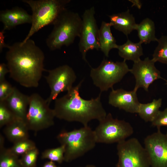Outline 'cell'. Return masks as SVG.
Returning a JSON list of instances; mask_svg holds the SVG:
<instances>
[{
    "label": "cell",
    "mask_w": 167,
    "mask_h": 167,
    "mask_svg": "<svg viewBox=\"0 0 167 167\" xmlns=\"http://www.w3.org/2000/svg\"><path fill=\"white\" fill-rule=\"evenodd\" d=\"M6 55L10 76L21 86L36 88L44 68V54L33 40L9 45Z\"/></svg>",
    "instance_id": "6da1fadb"
},
{
    "label": "cell",
    "mask_w": 167,
    "mask_h": 167,
    "mask_svg": "<svg viewBox=\"0 0 167 167\" xmlns=\"http://www.w3.org/2000/svg\"><path fill=\"white\" fill-rule=\"evenodd\" d=\"M83 81L55 100L53 109L55 117L68 122H79L84 126H88L92 120L99 122L105 118L107 114L101 101V93L96 98L89 100L80 96L79 89Z\"/></svg>",
    "instance_id": "7a4b0ae2"
},
{
    "label": "cell",
    "mask_w": 167,
    "mask_h": 167,
    "mask_svg": "<svg viewBox=\"0 0 167 167\" xmlns=\"http://www.w3.org/2000/svg\"><path fill=\"white\" fill-rule=\"evenodd\" d=\"M53 30L46 40V44L51 50L68 46L75 38L80 36L82 19L79 14L67 10H63L53 24Z\"/></svg>",
    "instance_id": "3957f363"
},
{
    "label": "cell",
    "mask_w": 167,
    "mask_h": 167,
    "mask_svg": "<svg viewBox=\"0 0 167 167\" xmlns=\"http://www.w3.org/2000/svg\"><path fill=\"white\" fill-rule=\"evenodd\" d=\"M64 146V161L70 162L92 149L97 142L94 130L88 126L70 131L63 130L57 136Z\"/></svg>",
    "instance_id": "277c9868"
},
{
    "label": "cell",
    "mask_w": 167,
    "mask_h": 167,
    "mask_svg": "<svg viewBox=\"0 0 167 167\" xmlns=\"http://www.w3.org/2000/svg\"><path fill=\"white\" fill-rule=\"evenodd\" d=\"M32 12L31 26L24 39L25 42L43 27L54 24L59 15L66 9L70 0H23Z\"/></svg>",
    "instance_id": "5b68a950"
},
{
    "label": "cell",
    "mask_w": 167,
    "mask_h": 167,
    "mask_svg": "<svg viewBox=\"0 0 167 167\" xmlns=\"http://www.w3.org/2000/svg\"><path fill=\"white\" fill-rule=\"evenodd\" d=\"M126 61L114 62L104 59L98 67L91 68L90 77L101 93L113 88L114 84L120 81L130 71Z\"/></svg>",
    "instance_id": "8992f818"
},
{
    "label": "cell",
    "mask_w": 167,
    "mask_h": 167,
    "mask_svg": "<svg viewBox=\"0 0 167 167\" xmlns=\"http://www.w3.org/2000/svg\"><path fill=\"white\" fill-rule=\"evenodd\" d=\"M46 100L37 93L29 96V101L25 122L28 130L36 132L54 124L55 117Z\"/></svg>",
    "instance_id": "52a82bcc"
},
{
    "label": "cell",
    "mask_w": 167,
    "mask_h": 167,
    "mask_svg": "<svg viewBox=\"0 0 167 167\" xmlns=\"http://www.w3.org/2000/svg\"><path fill=\"white\" fill-rule=\"evenodd\" d=\"M99 122L94 130L97 143H118L126 140L134 133L129 123L113 118L110 113Z\"/></svg>",
    "instance_id": "ba28073f"
},
{
    "label": "cell",
    "mask_w": 167,
    "mask_h": 167,
    "mask_svg": "<svg viewBox=\"0 0 167 167\" xmlns=\"http://www.w3.org/2000/svg\"><path fill=\"white\" fill-rule=\"evenodd\" d=\"M118 160L116 167H150L148 154L136 138L117 143Z\"/></svg>",
    "instance_id": "9c48e42d"
},
{
    "label": "cell",
    "mask_w": 167,
    "mask_h": 167,
    "mask_svg": "<svg viewBox=\"0 0 167 167\" xmlns=\"http://www.w3.org/2000/svg\"><path fill=\"white\" fill-rule=\"evenodd\" d=\"M48 74L45 78L50 89V93L46 99L48 104L57 98L62 92L69 91L73 87L76 79L73 69L67 65L59 66L54 69L45 70Z\"/></svg>",
    "instance_id": "30bf717a"
},
{
    "label": "cell",
    "mask_w": 167,
    "mask_h": 167,
    "mask_svg": "<svg viewBox=\"0 0 167 167\" xmlns=\"http://www.w3.org/2000/svg\"><path fill=\"white\" fill-rule=\"evenodd\" d=\"M95 8L92 6L86 9L82 16V25L79 48L83 59L87 62L86 55L90 50L100 49L99 31L95 17Z\"/></svg>",
    "instance_id": "8fae6325"
},
{
    "label": "cell",
    "mask_w": 167,
    "mask_h": 167,
    "mask_svg": "<svg viewBox=\"0 0 167 167\" xmlns=\"http://www.w3.org/2000/svg\"><path fill=\"white\" fill-rule=\"evenodd\" d=\"M144 144L151 167H167V136L165 134L157 130L145 138Z\"/></svg>",
    "instance_id": "7c38bea8"
},
{
    "label": "cell",
    "mask_w": 167,
    "mask_h": 167,
    "mask_svg": "<svg viewBox=\"0 0 167 167\" xmlns=\"http://www.w3.org/2000/svg\"><path fill=\"white\" fill-rule=\"evenodd\" d=\"M155 62L148 57L134 62L130 72L134 76L135 84L134 89L137 91L141 88L148 91L150 85L155 80L162 78L160 71L155 65Z\"/></svg>",
    "instance_id": "4fadbf2b"
},
{
    "label": "cell",
    "mask_w": 167,
    "mask_h": 167,
    "mask_svg": "<svg viewBox=\"0 0 167 167\" xmlns=\"http://www.w3.org/2000/svg\"><path fill=\"white\" fill-rule=\"evenodd\" d=\"M109 96V103L115 107L131 113H138L140 103L137 96V91H127L113 88Z\"/></svg>",
    "instance_id": "5bb4252c"
},
{
    "label": "cell",
    "mask_w": 167,
    "mask_h": 167,
    "mask_svg": "<svg viewBox=\"0 0 167 167\" xmlns=\"http://www.w3.org/2000/svg\"><path fill=\"white\" fill-rule=\"evenodd\" d=\"M0 21L3 24V29L5 31L20 24H31L32 16L24 9L15 6L1 11Z\"/></svg>",
    "instance_id": "9a60e30c"
},
{
    "label": "cell",
    "mask_w": 167,
    "mask_h": 167,
    "mask_svg": "<svg viewBox=\"0 0 167 167\" xmlns=\"http://www.w3.org/2000/svg\"><path fill=\"white\" fill-rule=\"evenodd\" d=\"M29 101V96L14 87L11 93L3 102L17 118L25 121Z\"/></svg>",
    "instance_id": "2e32d148"
},
{
    "label": "cell",
    "mask_w": 167,
    "mask_h": 167,
    "mask_svg": "<svg viewBox=\"0 0 167 167\" xmlns=\"http://www.w3.org/2000/svg\"><path fill=\"white\" fill-rule=\"evenodd\" d=\"M109 23L115 29L122 32L127 36L136 30L137 24L135 18L129 9L124 12L108 15Z\"/></svg>",
    "instance_id": "e0dca14e"
},
{
    "label": "cell",
    "mask_w": 167,
    "mask_h": 167,
    "mask_svg": "<svg viewBox=\"0 0 167 167\" xmlns=\"http://www.w3.org/2000/svg\"><path fill=\"white\" fill-rule=\"evenodd\" d=\"M28 130L25 121L17 118L5 126L3 132L7 139L14 143L28 139Z\"/></svg>",
    "instance_id": "ac0fdd59"
},
{
    "label": "cell",
    "mask_w": 167,
    "mask_h": 167,
    "mask_svg": "<svg viewBox=\"0 0 167 167\" xmlns=\"http://www.w3.org/2000/svg\"><path fill=\"white\" fill-rule=\"evenodd\" d=\"M110 23L103 21L99 31L100 49L106 57L109 51L113 49H117L118 45L113 36L111 30Z\"/></svg>",
    "instance_id": "d6986e66"
},
{
    "label": "cell",
    "mask_w": 167,
    "mask_h": 167,
    "mask_svg": "<svg viewBox=\"0 0 167 167\" xmlns=\"http://www.w3.org/2000/svg\"><path fill=\"white\" fill-rule=\"evenodd\" d=\"M119 56L124 60H131L135 62L139 61L143 55L142 44L139 42L134 43L128 39L122 45H118L117 49Z\"/></svg>",
    "instance_id": "ffe728a7"
},
{
    "label": "cell",
    "mask_w": 167,
    "mask_h": 167,
    "mask_svg": "<svg viewBox=\"0 0 167 167\" xmlns=\"http://www.w3.org/2000/svg\"><path fill=\"white\" fill-rule=\"evenodd\" d=\"M136 30L138 32L139 42L141 44L149 43L151 42L157 41L155 35V27L154 22L149 18L144 19L137 24Z\"/></svg>",
    "instance_id": "44dd1931"
},
{
    "label": "cell",
    "mask_w": 167,
    "mask_h": 167,
    "mask_svg": "<svg viewBox=\"0 0 167 167\" xmlns=\"http://www.w3.org/2000/svg\"><path fill=\"white\" fill-rule=\"evenodd\" d=\"M162 102L161 98L154 99L150 103H140L138 114L139 117L146 122L153 121L160 111Z\"/></svg>",
    "instance_id": "7402d4cb"
},
{
    "label": "cell",
    "mask_w": 167,
    "mask_h": 167,
    "mask_svg": "<svg viewBox=\"0 0 167 167\" xmlns=\"http://www.w3.org/2000/svg\"><path fill=\"white\" fill-rule=\"evenodd\" d=\"M0 167H23L19 156L9 148L0 149Z\"/></svg>",
    "instance_id": "603a6c76"
},
{
    "label": "cell",
    "mask_w": 167,
    "mask_h": 167,
    "mask_svg": "<svg viewBox=\"0 0 167 167\" xmlns=\"http://www.w3.org/2000/svg\"><path fill=\"white\" fill-rule=\"evenodd\" d=\"M157 46L154 50L152 60L167 65V36H162L158 39Z\"/></svg>",
    "instance_id": "cb8c5ba5"
},
{
    "label": "cell",
    "mask_w": 167,
    "mask_h": 167,
    "mask_svg": "<svg viewBox=\"0 0 167 167\" xmlns=\"http://www.w3.org/2000/svg\"><path fill=\"white\" fill-rule=\"evenodd\" d=\"M65 151L64 146L61 145L56 148L45 150L42 153L41 158L61 164L64 161Z\"/></svg>",
    "instance_id": "d4e9b609"
},
{
    "label": "cell",
    "mask_w": 167,
    "mask_h": 167,
    "mask_svg": "<svg viewBox=\"0 0 167 167\" xmlns=\"http://www.w3.org/2000/svg\"><path fill=\"white\" fill-rule=\"evenodd\" d=\"M10 148L14 154L19 156H22L29 151L36 147L35 143L29 139L20 140L13 143Z\"/></svg>",
    "instance_id": "484cf974"
},
{
    "label": "cell",
    "mask_w": 167,
    "mask_h": 167,
    "mask_svg": "<svg viewBox=\"0 0 167 167\" xmlns=\"http://www.w3.org/2000/svg\"><path fill=\"white\" fill-rule=\"evenodd\" d=\"M17 118L4 102H0V128L9 124Z\"/></svg>",
    "instance_id": "4316f807"
},
{
    "label": "cell",
    "mask_w": 167,
    "mask_h": 167,
    "mask_svg": "<svg viewBox=\"0 0 167 167\" xmlns=\"http://www.w3.org/2000/svg\"><path fill=\"white\" fill-rule=\"evenodd\" d=\"M39 154V151L36 147L22 155L20 160L23 167H36Z\"/></svg>",
    "instance_id": "83f0119b"
},
{
    "label": "cell",
    "mask_w": 167,
    "mask_h": 167,
    "mask_svg": "<svg viewBox=\"0 0 167 167\" xmlns=\"http://www.w3.org/2000/svg\"><path fill=\"white\" fill-rule=\"evenodd\" d=\"M151 123L157 130H160L161 126L167 127V108L163 111L160 110Z\"/></svg>",
    "instance_id": "f1b7e54d"
},
{
    "label": "cell",
    "mask_w": 167,
    "mask_h": 167,
    "mask_svg": "<svg viewBox=\"0 0 167 167\" xmlns=\"http://www.w3.org/2000/svg\"><path fill=\"white\" fill-rule=\"evenodd\" d=\"M14 87L6 79L0 82V102H3L12 92Z\"/></svg>",
    "instance_id": "f546056e"
},
{
    "label": "cell",
    "mask_w": 167,
    "mask_h": 167,
    "mask_svg": "<svg viewBox=\"0 0 167 167\" xmlns=\"http://www.w3.org/2000/svg\"><path fill=\"white\" fill-rule=\"evenodd\" d=\"M9 71L6 64L1 63L0 64V82L5 79V76L9 73Z\"/></svg>",
    "instance_id": "4dcf8cb0"
},
{
    "label": "cell",
    "mask_w": 167,
    "mask_h": 167,
    "mask_svg": "<svg viewBox=\"0 0 167 167\" xmlns=\"http://www.w3.org/2000/svg\"><path fill=\"white\" fill-rule=\"evenodd\" d=\"M5 30L2 29L0 32V52L1 53L4 48H8L9 45H7L4 41V33Z\"/></svg>",
    "instance_id": "1f68e13d"
},
{
    "label": "cell",
    "mask_w": 167,
    "mask_h": 167,
    "mask_svg": "<svg viewBox=\"0 0 167 167\" xmlns=\"http://www.w3.org/2000/svg\"><path fill=\"white\" fill-rule=\"evenodd\" d=\"M132 3V6H135L139 9H140L142 6V3L139 0H129Z\"/></svg>",
    "instance_id": "d6a6232c"
},
{
    "label": "cell",
    "mask_w": 167,
    "mask_h": 167,
    "mask_svg": "<svg viewBox=\"0 0 167 167\" xmlns=\"http://www.w3.org/2000/svg\"><path fill=\"white\" fill-rule=\"evenodd\" d=\"M42 167H58L54 163V162L50 161L46 162Z\"/></svg>",
    "instance_id": "836d02e7"
},
{
    "label": "cell",
    "mask_w": 167,
    "mask_h": 167,
    "mask_svg": "<svg viewBox=\"0 0 167 167\" xmlns=\"http://www.w3.org/2000/svg\"><path fill=\"white\" fill-rule=\"evenodd\" d=\"M4 138L3 135L0 134V149L4 148Z\"/></svg>",
    "instance_id": "e575fe53"
},
{
    "label": "cell",
    "mask_w": 167,
    "mask_h": 167,
    "mask_svg": "<svg viewBox=\"0 0 167 167\" xmlns=\"http://www.w3.org/2000/svg\"><path fill=\"white\" fill-rule=\"evenodd\" d=\"M96 167L95 165H88L85 166L84 167Z\"/></svg>",
    "instance_id": "d590c367"
},
{
    "label": "cell",
    "mask_w": 167,
    "mask_h": 167,
    "mask_svg": "<svg viewBox=\"0 0 167 167\" xmlns=\"http://www.w3.org/2000/svg\"><path fill=\"white\" fill-rule=\"evenodd\" d=\"M166 82V84H167V80H165Z\"/></svg>",
    "instance_id": "8d00e7d4"
},
{
    "label": "cell",
    "mask_w": 167,
    "mask_h": 167,
    "mask_svg": "<svg viewBox=\"0 0 167 167\" xmlns=\"http://www.w3.org/2000/svg\"><path fill=\"white\" fill-rule=\"evenodd\" d=\"M165 134H166V135L167 136V132H166V133Z\"/></svg>",
    "instance_id": "74e56055"
}]
</instances>
